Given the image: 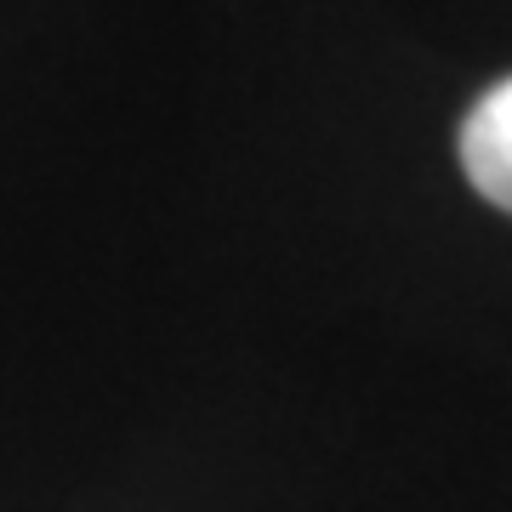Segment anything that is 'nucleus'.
I'll list each match as a JSON object with an SVG mask.
<instances>
[{"mask_svg":"<svg viewBox=\"0 0 512 512\" xmlns=\"http://www.w3.org/2000/svg\"><path fill=\"white\" fill-rule=\"evenodd\" d=\"M461 165H467V183L512 217V74L467 109V120H461Z\"/></svg>","mask_w":512,"mask_h":512,"instance_id":"obj_1","label":"nucleus"}]
</instances>
